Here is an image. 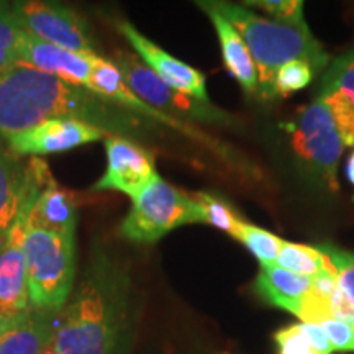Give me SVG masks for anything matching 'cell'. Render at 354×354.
Wrapping results in <instances>:
<instances>
[{
    "label": "cell",
    "mask_w": 354,
    "mask_h": 354,
    "mask_svg": "<svg viewBox=\"0 0 354 354\" xmlns=\"http://www.w3.org/2000/svg\"><path fill=\"white\" fill-rule=\"evenodd\" d=\"M56 118L88 123L131 141L148 140L151 133L149 120L87 87L19 63L0 73V146L13 135Z\"/></svg>",
    "instance_id": "cell-1"
},
{
    "label": "cell",
    "mask_w": 354,
    "mask_h": 354,
    "mask_svg": "<svg viewBox=\"0 0 354 354\" xmlns=\"http://www.w3.org/2000/svg\"><path fill=\"white\" fill-rule=\"evenodd\" d=\"M135 326L130 271L117 258L97 251L55 317L51 348L57 354H130Z\"/></svg>",
    "instance_id": "cell-2"
},
{
    "label": "cell",
    "mask_w": 354,
    "mask_h": 354,
    "mask_svg": "<svg viewBox=\"0 0 354 354\" xmlns=\"http://www.w3.org/2000/svg\"><path fill=\"white\" fill-rule=\"evenodd\" d=\"M232 24L248 44L258 71L259 99L272 100L277 71L290 61H307L315 73L328 68L331 57L308 26H294L258 15L251 8L230 2H209Z\"/></svg>",
    "instance_id": "cell-3"
},
{
    "label": "cell",
    "mask_w": 354,
    "mask_h": 354,
    "mask_svg": "<svg viewBox=\"0 0 354 354\" xmlns=\"http://www.w3.org/2000/svg\"><path fill=\"white\" fill-rule=\"evenodd\" d=\"M24 258L30 307L57 315L76 279V236L26 227Z\"/></svg>",
    "instance_id": "cell-4"
},
{
    "label": "cell",
    "mask_w": 354,
    "mask_h": 354,
    "mask_svg": "<svg viewBox=\"0 0 354 354\" xmlns=\"http://www.w3.org/2000/svg\"><path fill=\"white\" fill-rule=\"evenodd\" d=\"M192 223H203L201 203L158 174L143 192L131 198L120 233L133 243L151 245L176 228Z\"/></svg>",
    "instance_id": "cell-5"
},
{
    "label": "cell",
    "mask_w": 354,
    "mask_h": 354,
    "mask_svg": "<svg viewBox=\"0 0 354 354\" xmlns=\"http://www.w3.org/2000/svg\"><path fill=\"white\" fill-rule=\"evenodd\" d=\"M112 61L120 71L127 86L146 105L158 110L159 113L187 125L203 123V125L233 127L234 118L228 112L218 109L212 102H201L167 86L148 66L141 63L136 55L117 51Z\"/></svg>",
    "instance_id": "cell-6"
},
{
    "label": "cell",
    "mask_w": 354,
    "mask_h": 354,
    "mask_svg": "<svg viewBox=\"0 0 354 354\" xmlns=\"http://www.w3.org/2000/svg\"><path fill=\"white\" fill-rule=\"evenodd\" d=\"M287 130L300 161L328 189L338 190V167L346 145L328 105L317 95L297 110Z\"/></svg>",
    "instance_id": "cell-7"
},
{
    "label": "cell",
    "mask_w": 354,
    "mask_h": 354,
    "mask_svg": "<svg viewBox=\"0 0 354 354\" xmlns=\"http://www.w3.org/2000/svg\"><path fill=\"white\" fill-rule=\"evenodd\" d=\"M12 15L20 32L76 55L97 56L91 28L74 8L41 0H26L13 3Z\"/></svg>",
    "instance_id": "cell-8"
},
{
    "label": "cell",
    "mask_w": 354,
    "mask_h": 354,
    "mask_svg": "<svg viewBox=\"0 0 354 354\" xmlns=\"http://www.w3.org/2000/svg\"><path fill=\"white\" fill-rule=\"evenodd\" d=\"M87 88H91L95 94L105 97V99L115 102V104L122 105L123 109L140 115V117L146 118V120L162 123V125H166L167 128H172V130L183 133L187 138L197 141L198 145L205 146L210 151L218 154L221 159H227V161L232 162L233 166H238L233 149H230L225 143L212 138V136L207 135L205 131H202L201 128H197L196 125H187V123L177 122L174 118L159 113L158 110L146 105L145 102L127 86L120 71H118L112 59H105V57L102 56H97L92 59V71L91 77H88Z\"/></svg>",
    "instance_id": "cell-9"
},
{
    "label": "cell",
    "mask_w": 354,
    "mask_h": 354,
    "mask_svg": "<svg viewBox=\"0 0 354 354\" xmlns=\"http://www.w3.org/2000/svg\"><path fill=\"white\" fill-rule=\"evenodd\" d=\"M107 171L94 184L92 190H113L135 198L158 176L151 153L143 146L123 136H107Z\"/></svg>",
    "instance_id": "cell-10"
},
{
    "label": "cell",
    "mask_w": 354,
    "mask_h": 354,
    "mask_svg": "<svg viewBox=\"0 0 354 354\" xmlns=\"http://www.w3.org/2000/svg\"><path fill=\"white\" fill-rule=\"evenodd\" d=\"M117 26L135 50V55L140 57L141 63L148 66L162 82L194 99L210 102L209 92H207V79L201 71L169 55L151 39L146 38L130 21L120 20Z\"/></svg>",
    "instance_id": "cell-11"
},
{
    "label": "cell",
    "mask_w": 354,
    "mask_h": 354,
    "mask_svg": "<svg viewBox=\"0 0 354 354\" xmlns=\"http://www.w3.org/2000/svg\"><path fill=\"white\" fill-rule=\"evenodd\" d=\"M107 136L112 135L88 123L56 118L13 135L3 146L15 156H41L69 151L77 146L105 140Z\"/></svg>",
    "instance_id": "cell-12"
},
{
    "label": "cell",
    "mask_w": 354,
    "mask_h": 354,
    "mask_svg": "<svg viewBox=\"0 0 354 354\" xmlns=\"http://www.w3.org/2000/svg\"><path fill=\"white\" fill-rule=\"evenodd\" d=\"M50 176L41 162L25 167L6 146H0V246L24 209L38 196Z\"/></svg>",
    "instance_id": "cell-13"
},
{
    "label": "cell",
    "mask_w": 354,
    "mask_h": 354,
    "mask_svg": "<svg viewBox=\"0 0 354 354\" xmlns=\"http://www.w3.org/2000/svg\"><path fill=\"white\" fill-rule=\"evenodd\" d=\"M94 57L63 50L25 32H20L15 46V63L81 87H87Z\"/></svg>",
    "instance_id": "cell-14"
},
{
    "label": "cell",
    "mask_w": 354,
    "mask_h": 354,
    "mask_svg": "<svg viewBox=\"0 0 354 354\" xmlns=\"http://www.w3.org/2000/svg\"><path fill=\"white\" fill-rule=\"evenodd\" d=\"M32 202L19 215L6 241L0 246V308L6 315H17L30 308L24 240L26 234V215Z\"/></svg>",
    "instance_id": "cell-15"
},
{
    "label": "cell",
    "mask_w": 354,
    "mask_h": 354,
    "mask_svg": "<svg viewBox=\"0 0 354 354\" xmlns=\"http://www.w3.org/2000/svg\"><path fill=\"white\" fill-rule=\"evenodd\" d=\"M197 7L207 13L212 25H214L216 38H218L221 57L223 64L234 81L240 84L243 92L248 97H259V82H258V71L251 56L248 44L241 35L236 32V28L230 21L221 17L215 8L210 7L209 2H197Z\"/></svg>",
    "instance_id": "cell-16"
},
{
    "label": "cell",
    "mask_w": 354,
    "mask_h": 354,
    "mask_svg": "<svg viewBox=\"0 0 354 354\" xmlns=\"http://www.w3.org/2000/svg\"><path fill=\"white\" fill-rule=\"evenodd\" d=\"M55 317L30 307L0 320V354H43L51 346Z\"/></svg>",
    "instance_id": "cell-17"
},
{
    "label": "cell",
    "mask_w": 354,
    "mask_h": 354,
    "mask_svg": "<svg viewBox=\"0 0 354 354\" xmlns=\"http://www.w3.org/2000/svg\"><path fill=\"white\" fill-rule=\"evenodd\" d=\"M313 279L279 268L276 264H259L254 279V290L266 304L286 310L299 318L304 304L312 292Z\"/></svg>",
    "instance_id": "cell-18"
},
{
    "label": "cell",
    "mask_w": 354,
    "mask_h": 354,
    "mask_svg": "<svg viewBox=\"0 0 354 354\" xmlns=\"http://www.w3.org/2000/svg\"><path fill=\"white\" fill-rule=\"evenodd\" d=\"M26 227L76 236V203L73 202L68 192L57 187L51 177L30 205L28 215H26Z\"/></svg>",
    "instance_id": "cell-19"
},
{
    "label": "cell",
    "mask_w": 354,
    "mask_h": 354,
    "mask_svg": "<svg viewBox=\"0 0 354 354\" xmlns=\"http://www.w3.org/2000/svg\"><path fill=\"white\" fill-rule=\"evenodd\" d=\"M318 248L328 256L336 271V289L331 295V317L354 326V253L330 243Z\"/></svg>",
    "instance_id": "cell-20"
},
{
    "label": "cell",
    "mask_w": 354,
    "mask_h": 354,
    "mask_svg": "<svg viewBox=\"0 0 354 354\" xmlns=\"http://www.w3.org/2000/svg\"><path fill=\"white\" fill-rule=\"evenodd\" d=\"M277 354H333L328 336L320 325L294 323L274 333Z\"/></svg>",
    "instance_id": "cell-21"
},
{
    "label": "cell",
    "mask_w": 354,
    "mask_h": 354,
    "mask_svg": "<svg viewBox=\"0 0 354 354\" xmlns=\"http://www.w3.org/2000/svg\"><path fill=\"white\" fill-rule=\"evenodd\" d=\"M276 266L308 279H315L323 272L335 271L330 258L320 248L292 241L282 243Z\"/></svg>",
    "instance_id": "cell-22"
},
{
    "label": "cell",
    "mask_w": 354,
    "mask_h": 354,
    "mask_svg": "<svg viewBox=\"0 0 354 354\" xmlns=\"http://www.w3.org/2000/svg\"><path fill=\"white\" fill-rule=\"evenodd\" d=\"M194 197L197 198L203 210V223L212 225V227L230 234L233 240H236L245 218H241L236 214L232 203L209 192H197L194 194Z\"/></svg>",
    "instance_id": "cell-23"
},
{
    "label": "cell",
    "mask_w": 354,
    "mask_h": 354,
    "mask_svg": "<svg viewBox=\"0 0 354 354\" xmlns=\"http://www.w3.org/2000/svg\"><path fill=\"white\" fill-rule=\"evenodd\" d=\"M236 241L245 245L246 250L259 261V264H276L282 243H284V240L279 238L277 234L256 227L246 220L243 221Z\"/></svg>",
    "instance_id": "cell-24"
},
{
    "label": "cell",
    "mask_w": 354,
    "mask_h": 354,
    "mask_svg": "<svg viewBox=\"0 0 354 354\" xmlns=\"http://www.w3.org/2000/svg\"><path fill=\"white\" fill-rule=\"evenodd\" d=\"M318 91H336L354 105V46L330 61Z\"/></svg>",
    "instance_id": "cell-25"
},
{
    "label": "cell",
    "mask_w": 354,
    "mask_h": 354,
    "mask_svg": "<svg viewBox=\"0 0 354 354\" xmlns=\"http://www.w3.org/2000/svg\"><path fill=\"white\" fill-rule=\"evenodd\" d=\"M315 74L313 66L307 61H290L277 71L276 79H274V95L284 99V97L302 91L312 82Z\"/></svg>",
    "instance_id": "cell-26"
},
{
    "label": "cell",
    "mask_w": 354,
    "mask_h": 354,
    "mask_svg": "<svg viewBox=\"0 0 354 354\" xmlns=\"http://www.w3.org/2000/svg\"><path fill=\"white\" fill-rule=\"evenodd\" d=\"M241 6L268 13V19L294 26H308L304 15V2L300 0H251Z\"/></svg>",
    "instance_id": "cell-27"
},
{
    "label": "cell",
    "mask_w": 354,
    "mask_h": 354,
    "mask_svg": "<svg viewBox=\"0 0 354 354\" xmlns=\"http://www.w3.org/2000/svg\"><path fill=\"white\" fill-rule=\"evenodd\" d=\"M317 95L331 110L346 148H354V105L336 91H318Z\"/></svg>",
    "instance_id": "cell-28"
},
{
    "label": "cell",
    "mask_w": 354,
    "mask_h": 354,
    "mask_svg": "<svg viewBox=\"0 0 354 354\" xmlns=\"http://www.w3.org/2000/svg\"><path fill=\"white\" fill-rule=\"evenodd\" d=\"M20 30L12 15V7L0 2V73L15 64V46Z\"/></svg>",
    "instance_id": "cell-29"
},
{
    "label": "cell",
    "mask_w": 354,
    "mask_h": 354,
    "mask_svg": "<svg viewBox=\"0 0 354 354\" xmlns=\"http://www.w3.org/2000/svg\"><path fill=\"white\" fill-rule=\"evenodd\" d=\"M325 335L328 336L335 351L354 353V326L338 318H326L318 323Z\"/></svg>",
    "instance_id": "cell-30"
},
{
    "label": "cell",
    "mask_w": 354,
    "mask_h": 354,
    "mask_svg": "<svg viewBox=\"0 0 354 354\" xmlns=\"http://www.w3.org/2000/svg\"><path fill=\"white\" fill-rule=\"evenodd\" d=\"M346 174H348V179L349 183L354 185V151L351 156L348 159V166H346Z\"/></svg>",
    "instance_id": "cell-31"
},
{
    "label": "cell",
    "mask_w": 354,
    "mask_h": 354,
    "mask_svg": "<svg viewBox=\"0 0 354 354\" xmlns=\"http://www.w3.org/2000/svg\"><path fill=\"white\" fill-rule=\"evenodd\" d=\"M43 354H57V353H55V351H53V348L50 346V348H48V349H46V351H43Z\"/></svg>",
    "instance_id": "cell-32"
}]
</instances>
